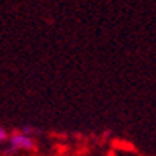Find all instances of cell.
<instances>
[{"label": "cell", "instance_id": "1", "mask_svg": "<svg viewBox=\"0 0 156 156\" xmlns=\"http://www.w3.org/2000/svg\"><path fill=\"white\" fill-rule=\"evenodd\" d=\"M9 145H11L9 151H14V150H31V148H34V142L27 134L16 133V134H12L9 137Z\"/></svg>", "mask_w": 156, "mask_h": 156}, {"label": "cell", "instance_id": "2", "mask_svg": "<svg viewBox=\"0 0 156 156\" xmlns=\"http://www.w3.org/2000/svg\"><path fill=\"white\" fill-rule=\"evenodd\" d=\"M6 139V131H5V128H2V129H0V140H5Z\"/></svg>", "mask_w": 156, "mask_h": 156}]
</instances>
